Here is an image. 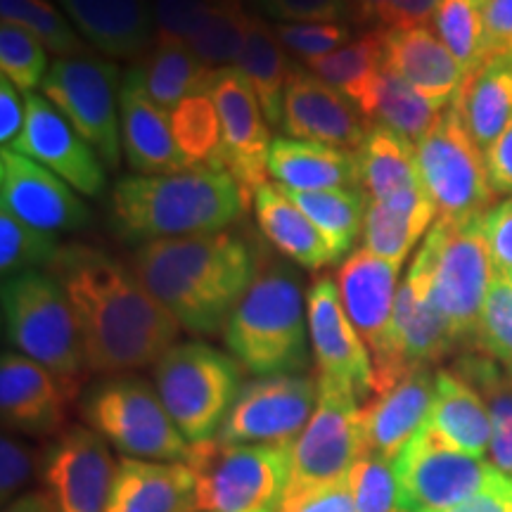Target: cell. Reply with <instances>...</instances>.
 I'll use <instances>...</instances> for the list:
<instances>
[{"instance_id": "1", "label": "cell", "mask_w": 512, "mask_h": 512, "mask_svg": "<svg viewBox=\"0 0 512 512\" xmlns=\"http://www.w3.org/2000/svg\"><path fill=\"white\" fill-rule=\"evenodd\" d=\"M50 273L72 304L88 373L128 375L155 366L181 335V323L152 297L131 266L86 245L60 249Z\"/></svg>"}, {"instance_id": "2", "label": "cell", "mask_w": 512, "mask_h": 512, "mask_svg": "<svg viewBox=\"0 0 512 512\" xmlns=\"http://www.w3.org/2000/svg\"><path fill=\"white\" fill-rule=\"evenodd\" d=\"M128 266L183 330L200 337L223 332L259 275L252 245L235 230L145 242Z\"/></svg>"}, {"instance_id": "3", "label": "cell", "mask_w": 512, "mask_h": 512, "mask_svg": "<svg viewBox=\"0 0 512 512\" xmlns=\"http://www.w3.org/2000/svg\"><path fill=\"white\" fill-rule=\"evenodd\" d=\"M110 200L117 235L138 245L221 233L252 204L238 181L219 166L124 176L114 183Z\"/></svg>"}, {"instance_id": "4", "label": "cell", "mask_w": 512, "mask_h": 512, "mask_svg": "<svg viewBox=\"0 0 512 512\" xmlns=\"http://www.w3.org/2000/svg\"><path fill=\"white\" fill-rule=\"evenodd\" d=\"M309 339L302 285L285 268L256 275L223 328L228 354L256 377L306 373Z\"/></svg>"}, {"instance_id": "5", "label": "cell", "mask_w": 512, "mask_h": 512, "mask_svg": "<svg viewBox=\"0 0 512 512\" xmlns=\"http://www.w3.org/2000/svg\"><path fill=\"white\" fill-rule=\"evenodd\" d=\"M406 278L446 318L460 347L472 344L484 299L496 278L484 214L434 221Z\"/></svg>"}, {"instance_id": "6", "label": "cell", "mask_w": 512, "mask_h": 512, "mask_svg": "<svg viewBox=\"0 0 512 512\" xmlns=\"http://www.w3.org/2000/svg\"><path fill=\"white\" fill-rule=\"evenodd\" d=\"M0 302L5 339L79 394L88 368L72 304L60 280L50 271L10 275L3 278Z\"/></svg>"}, {"instance_id": "7", "label": "cell", "mask_w": 512, "mask_h": 512, "mask_svg": "<svg viewBox=\"0 0 512 512\" xmlns=\"http://www.w3.org/2000/svg\"><path fill=\"white\" fill-rule=\"evenodd\" d=\"M294 441L195 444L185 460L195 475L200 512H280L290 482Z\"/></svg>"}, {"instance_id": "8", "label": "cell", "mask_w": 512, "mask_h": 512, "mask_svg": "<svg viewBox=\"0 0 512 512\" xmlns=\"http://www.w3.org/2000/svg\"><path fill=\"white\" fill-rule=\"evenodd\" d=\"M242 366L204 342L174 344L152 366V380L171 420L192 446L219 437L242 389Z\"/></svg>"}, {"instance_id": "9", "label": "cell", "mask_w": 512, "mask_h": 512, "mask_svg": "<svg viewBox=\"0 0 512 512\" xmlns=\"http://www.w3.org/2000/svg\"><path fill=\"white\" fill-rule=\"evenodd\" d=\"M79 415L121 456L185 463L192 444L166 411L155 384L138 375H114L83 392Z\"/></svg>"}, {"instance_id": "10", "label": "cell", "mask_w": 512, "mask_h": 512, "mask_svg": "<svg viewBox=\"0 0 512 512\" xmlns=\"http://www.w3.org/2000/svg\"><path fill=\"white\" fill-rule=\"evenodd\" d=\"M121 72L100 55L64 57L50 64L41 95L76 128V133L98 152L105 169L121 164Z\"/></svg>"}, {"instance_id": "11", "label": "cell", "mask_w": 512, "mask_h": 512, "mask_svg": "<svg viewBox=\"0 0 512 512\" xmlns=\"http://www.w3.org/2000/svg\"><path fill=\"white\" fill-rule=\"evenodd\" d=\"M418 166L427 195L439 211V219H465L486 214L496 192L491 188L486 157L448 105L430 131L415 143Z\"/></svg>"}, {"instance_id": "12", "label": "cell", "mask_w": 512, "mask_h": 512, "mask_svg": "<svg viewBox=\"0 0 512 512\" xmlns=\"http://www.w3.org/2000/svg\"><path fill=\"white\" fill-rule=\"evenodd\" d=\"M318 384L316 411L292 444L290 482L283 505L318 486L347 477L351 467L368 453L363 437V403L328 382L318 380Z\"/></svg>"}, {"instance_id": "13", "label": "cell", "mask_w": 512, "mask_h": 512, "mask_svg": "<svg viewBox=\"0 0 512 512\" xmlns=\"http://www.w3.org/2000/svg\"><path fill=\"white\" fill-rule=\"evenodd\" d=\"M394 472L403 512H444L482 491L501 470L453 451L422 427L394 460Z\"/></svg>"}, {"instance_id": "14", "label": "cell", "mask_w": 512, "mask_h": 512, "mask_svg": "<svg viewBox=\"0 0 512 512\" xmlns=\"http://www.w3.org/2000/svg\"><path fill=\"white\" fill-rule=\"evenodd\" d=\"M320 384L313 375H271L242 384L238 401L223 422V444H280L294 441L318 406Z\"/></svg>"}, {"instance_id": "15", "label": "cell", "mask_w": 512, "mask_h": 512, "mask_svg": "<svg viewBox=\"0 0 512 512\" xmlns=\"http://www.w3.org/2000/svg\"><path fill=\"white\" fill-rule=\"evenodd\" d=\"M306 316L318 380L368 403L375 394L373 358L344 311L332 275H320L311 283L306 292Z\"/></svg>"}, {"instance_id": "16", "label": "cell", "mask_w": 512, "mask_h": 512, "mask_svg": "<svg viewBox=\"0 0 512 512\" xmlns=\"http://www.w3.org/2000/svg\"><path fill=\"white\" fill-rule=\"evenodd\" d=\"M207 95L214 100L221 121L219 166L254 200V192L268 183V152L273 143L264 107L235 67L214 69Z\"/></svg>"}, {"instance_id": "17", "label": "cell", "mask_w": 512, "mask_h": 512, "mask_svg": "<svg viewBox=\"0 0 512 512\" xmlns=\"http://www.w3.org/2000/svg\"><path fill=\"white\" fill-rule=\"evenodd\" d=\"M117 460L91 427H67L43 448L41 482L55 512H107Z\"/></svg>"}, {"instance_id": "18", "label": "cell", "mask_w": 512, "mask_h": 512, "mask_svg": "<svg viewBox=\"0 0 512 512\" xmlns=\"http://www.w3.org/2000/svg\"><path fill=\"white\" fill-rule=\"evenodd\" d=\"M0 209L53 235L91 223V211L72 185L15 150H0Z\"/></svg>"}, {"instance_id": "19", "label": "cell", "mask_w": 512, "mask_h": 512, "mask_svg": "<svg viewBox=\"0 0 512 512\" xmlns=\"http://www.w3.org/2000/svg\"><path fill=\"white\" fill-rule=\"evenodd\" d=\"M456 347H460V342L446 318L406 278L399 287V297H396L387 356L373 368V396L389 392L394 384H399L403 377L415 370L432 368Z\"/></svg>"}, {"instance_id": "20", "label": "cell", "mask_w": 512, "mask_h": 512, "mask_svg": "<svg viewBox=\"0 0 512 512\" xmlns=\"http://www.w3.org/2000/svg\"><path fill=\"white\" fill-rule=\"evenodd\" d=\"M27 121L10 150L34 159L69 183L79 195L98 197L107 185L105 164L76 128L43 95L27 93Z\"/></svg>"}, {"instance_id": "21", "label": "cell", "mask_w": 512, "mask_h": 512, "mask_svg": "<svg viewBox=\"0 0 512 512\" xmlns=\"http://www.w3.org/2000/svg\"><path fill=\"white\" fill-rule=\"evenodd\" d=\"M79 394L34 358L5 351L0 358V415L5 432L24 437H60L69 406Z\"/></svg>"}, {"instance_id": "22", "label": "cell", "mask_w": 512, "mask_h": 512, "mask_svg": "<svg viewBox=\"0 0 512 512\" xmlns=\"http://www.w3.org/2000/svg\"><path fill=\"white\" fill-rule=\"evenodd\" d=\"M401 264L380 259L368 249L351 252L337 271L344 311L373 358V368L387 356L389 332L399 297Z\"/></svg>"}, {"instance_id": "23", "label": "cell", "mask_w": 512, "mask_h": 512, "mask_svg": "<svg viewBox=\"0 0 512 512\" xmlns=\"http://www.w3.org/2000/svg\"><path fill=\"white\" fill-rule=\"evenodd\" d=\"M283 131L287 138L356 150L368 136L370 124L354 102L330 83L297 67L285 88Z\"/></svg>"}, {"instance_id": "24", "label": "cell", "mask_w": 512, "mask_h": 512, "mask_svg": "<svg viewBox=\"0 0 512 512\" xmlns=\"http://www.w3.org/2000/svg\"><path fill=\"white\" fill-rule=\"evenodd\" d=\"M121 147L133 174L164 176L192 169L178 150L171 112L159 107L145 93L143 83L131 67L124 72L119 91Z\"/></svg>"}, {"instance_id": "25", "label": "cell", "mask_w": 512, "mask_h": 512, "mask_svg": "<svg viewBox=\"0 0 512 512\" xmlns=\"http://www.w3.org/2000/svg\"><path fill=\"white\" fill-rule=\"evenodd\" d=\"M358 185L377 204L399 211H418L434 204L422 183L415 143L384 126H370L356 147Z\"/></svg>"}, {"instance_id": "26", "label": "cell", "mask_w": 512, "mask_h": 512, "mask_svg": "<svg viewBox=\"0 0 512 512\" xmlns=\"http://www.w3.org/2000/svg\"><path fill=\"white\" fill-rule=\"evenodd\" d=\"M60 5L95 53L138 62L155 46L152 0H60Z\"/></svg>"}, {"instance_id": "27", "label": "cell", "mask_w": 512, "mask_h": 512, "mask_svg": "<svg viewBox=\"0 0 512 512\" xmlns=\"http://www.w3.org/2000/svg\"><path fill=\"white\" fill-rule=\"evenodd\" d=\"M380 31L384 67L411 83L422 98L439 110H446L463 86L465 72L437 31L430 29V24Z\"/></svg>"}, {"instance_id": "28", "label": "cell", "mask_w": 512, "mask_h": 512, "mask_svg": "<svg viewBox=\"0 0 512 512\" xmlns=\"http://www.w3.org/2000/svg\"><path fill=\"white\" fill-rule=\"evenodd\" d=\"M432 368L406 375L389 392L377 394L363 403V437L366 451L384 460L399 458V453L425 427L434 401Z\"/></svg>"}, {"instance_id": "29", "label": "cell", "mask_w": 512, "mask_h": 512, "mask_svg": "<svg viewBox=\"0 0 512 512\" xmlns=\"http://www.w3.org/2000/svg\"><path fill=\"white\" fill-rule=\"evenodd\" d=\"M107 512H200L188 463L121 456Z\"/></svg>"}, {"instance_id": "30", "label": "cell", "mask_w": 512, "mask_h": 512, "mask_svg": "<svg viewBox=\"0 0 512 512\" xmlns=\"http://www.w3.org/2000/svg\"><path fill=\"white\" fill-rule=\"evenodd\" d=\"M425 430L453 451L472 458L489 456L491 415L482 396L467 384L456 370H437L434 401L427 415Z\"/></svg>"}, {"instance_id": "31", "label": "cell", "mask_w": 512, "mask_h": 512, "mask_svg": "<svg viewBox=\"0 0 512 512\" xmlns=\"http://www.w3.org/2000/svg\"><path fill=\"white\" fill-rule=\"evenodd\" d=\"M268 178L278 188L297 192L356 188V150L278 136L268 152Z\"/></svg>"}, {"instance_id": "32", "label": "cell", "mask_w": 512, "mask_h": 512, "mask_svg": "<svg viewBox=\"0 0 512 512\" xmlns=\"http://www.w3.org/2000/svg\"><path fill=\"white\" fill-rule=\"evenodd\" d=\"M252 207L264 238L292 264L302 266L306 271H320V268L339 261L325 235L313 226L309 216L285 192L278 190V185H261L254 192Z\"/></svg>"}, {"instance_id": "33", "label": "cell", "mask_w": 512, "mask_h": 512, "mask_svg": "<svg viewBox=\"0 0 512 512\" xmlns=\"http://www.w3.org/2000/svg\"><path fill=\"white\" fill-rule=\"evenodd\" d=\"M451 105L486 155L512 119V60H489L467 74Z\"/></svg>"}, {"instance_id": "34", "label": "cell", "mask_w": 512, "mask_h": 512, "mask_svg": "<svg viewBox=\"0 0 512 512\" xmlns=\"http://www.w3.org/2000/svg\"><path fill=\"white\" fill-rule=\"evenodd\" d=\"M285 46L280 43L278 34L271 24H266L261 17L249 19V29L245 46L240 50L235 69L245 76L249 86L254 88L264 114L271 126H283V100L285 88L290 83L297 67L290 62L285 53Z\"/></svg>"}, {"instance_id": "35", "label": "cell", "mask_w": 512, "mask_h": 512, "mask_svg": "<svg viewBox=\"0 0 512 512\" xmlns=\"http://www.w3.org/2000/svg\"><path fill=\"white\" fill-rule=\"evenodd\" d=\"M131 69L145 93L171 112L192 95L207 93L214 69L207 67L185 43H155Z\"/></svg>"}, {"instance_id": "36", "label": "cell", "mask_w": 512, "mask_h": 512, "mask_svg": "<svg viewBox=\"0 0 512 512\" xmlns=\"http://www.w3.org/2000/svg\"><path fill=\"white\" fill-rule=\"evenodd\" d=\"M304 67L354 102L356 110L368 119L377 81L384 69L382 31L356 38L335 53L304 60Z\"/></svg>"}, {"instance_id": "37", "label": "cell", "mask_w": 512, "mask_h": 512, "mask_svg": "<svg viewBox=\"0 0 512 512\" xmlns=\"http://www.w3.org/2000/svg\"><path fill=\"white\" fill-rule=\"evenodd\" d=\"M453 370L477 389L491 415V465L512 477V370L477 349L458 356Z\"/></svg>"}, {"instance_id": "38", "label": "cell", "mask_w": 512, "mask_h": 512, "mask_svg": "<svg viewBox=\"0 0 512 512\" xmlns=\"http://www.w3.org/2000/svg\"><path fill=\"white\" fill-rule=\"evenodd\" d=\"M278 190L285 192L309 216L313 226L325 235V240L335 249L339 259L347 256L358 240V235H363V221H366L370 197L361 185L316 192H297L283 188Z\"/></svg>"}, {"instance_id": "39", "label": "cell", "mask_w": 512, "mask_h": 512, "mask_svg": "<svg viewBox=\"0 0 512 512\" xmlns=\"http://www.w3.org/2000/svg\"><path fill=\"white\" fill-rule=\"evenodd\" d=\"M437 219L439 211L434 204L418 211H399L370 200L363 221V249L403 266L413 247L430 233Z\"/></svg>"}, {"instance_id": "40", "label": "cell", "mask_w": 512, "mask_h": 512, "mask_svg": "<svg viewBox=\"0 0 512 512\" xmlns=\"http://www.w3.org/2000/svg\"><path fill=\"white\" fill-rule=\"evenodd\" d=\"M441 112L444 110H439L430 100L422 98L411 83H406L392 69L384 67L380 81H377L368 121L370 126H384L411 140V143H418L434 126Z\"/></svg>"}, {"instance_id": "41", "label": "cell", "mask_w": 512, "mask_h": 512, "mask_svg": "<svg viewBox=\"0 0 512 512\" xmlns=\"http://www.w3.org/2000/svg\"><path fill=\"white\" fill-rule=\"evenodd\" d=\"M0 19L31 31L48 53L64 57L98 55L91 50L69 17H64L48 0H0Z\"/></svg>"}, {"instance_id": "42", "label": "cell", "mask_w": 512, "mask_h": 512, "mask_svg": "<svg viewBox=\"0 0 512 512\" xmlns=\"http://www.w3.org/2000/svg\"><path fill=\"white\" fill-rule=\"evenodd\" d=\"M249 19L252 15L242 0H219L188 41V48L211 69L235 67L245 46Z\"/></svg>"}, {"instance_id": "43", "label": "cell", "mask_w": 512, "mask_h": 512, "mask_svg": "<svg viewBox=\"0 0 512 512\" xmlns=\"http://www.w3.org/2000/svg\"><path fill=\"white\" fill-rule=\"evenodd\" d=\"M171 128H174L178 150L192 169L195 166H219L221 121L214 100L207 93L192 95L174 107Z\"/></svg>"}, {"instance_id": "44", "label": "cell", "mask_w": 512, "mask_h": 512, "mask_svg": "<svg viewBox=\"0 0 512 512\" xmlns=\"http://www.w3.org/2000/svg\"><path fill=\"white\" fill-rule=\"evenodd\" d=\"M486 0H439L434 10V31L451 50L465 76L486 62L484 48Z\"/></svg>"}, {"instance_id": "45", "label": "cell", "mask_w": 512, "mask_h": 512, "mask_svg": "<svg viewBox=\"0 0 512 512\" xmlns=\"http://www.w3.org/2000/svg\"><path fill=\"white\" fill-rule=\"evenodd\" d=\"M62 245L53 233L38 230L8 209H0V273L3 278L24 271H48Z\"/></svg>"}, {"instance_id": "46", "label": "cell", "mask_w": 512, "mask_h": 512, "mask_svg": "<svg viewBox=\"0 0 512 512\" xmlns=\"http://www.w3.org/2000/svg\"><path fill=\"white\" fill-rule=\"evenodd\" d=\"M48 67V50L43 43L19 24H0V74L19 93H34L43 86Z\"/></svg>"}, {"instance_id": "47", "label": "cell", "mask_w": 512, "mask_h": 512, "mask_svg": "<svg viewBox=\"0 0 512 512\" xmlns=\"http://www.w3.org/2000/svg\"><path fill=\"white\" fill-rule=\"evenodd\" d=\"M470 349L512 370V283L508 280L494 278L491 283Z\"/></svg>"}, {"instance_id": "48", "label": "cell", "mask_w": 512, "mask_h": 512, "mask_svg": "<svg viewBox=\"0 0 512 512\" xmlns=\"http://www.w3.org/2000/svg\"><path fill=\"white\" fill-rule=\"evenodd\" d=\"M356 512H403L392 460L366 453L347 472Z\"/></svg>"}, {"instance_id": "49", "label": "cell", "mask_w": 512, "mask_h": 512, "mask_svg": "<svg viewBox=\"0 0 512 512\" xmlns=\"http://www.w3.org/2000/svg\"><path fill=\"white\" fill-rule=\"evenodd\" d=\"M273 29L280 43L302 60L335 53L351 43V29L344 22H278Z\"/></svg>"}, {"instance_id": "50", "label": "cell", "mask_w": 512, "mask_h": 512, "mask_svg": "<svg viewBox=\"0 0 512 512\" xmlns=\"http://www.w3.org/2000/svg\"><path fill=\"white\" fill-rule=\"evenodd\" d=\"M43 467V448L29 441L19 439L17 434L5 432L0 439V496L8 505L22 496V491L41 477Z\"/></svg>"}, {"instance_id": "51", "label": "cell", "mask_w": 512, "mask_h": 512, "mask_svg": "<svg viewBox=\"0 0 512 512\" xmlns=\"http://www.w3.org/2000/svg\"><path fill=\"white\" fill-rule=\"evenodd\" d=\"M219 0H152L155 5V43H185L200 29Z\"/></svg>"}, {"instance_id": "52", "label": "cell", "mask_w": 512, "mask_h": 512, "mask_svg": "<svg viewBox=\"0 0 512 512\" xmlns=\"http://www.w3.org/2000/svg\"><path fill=\"white\" fill-rule=\"evenodd\" d=\"M264 15L278 22H342L349 17L347 0H256Z\"/></svg>"}, {"instance_id": "53", "label": "cell", "mask_w": 512, "mask_h": 512, "mask_svg": "<svg viewBox=\"0 0 512 512\" xmlns=\"http://www.w3.org/2000/svg\"><path fill=\"white\" fill-rule=\"evenodd\" d=\"M484 235L496 278L512 280V197L484 214Z\"/></svg>"}, {"instance_id": "54", "label": "cell", "mask_w": 512, "mask_h": 512, "mask_svg": "<svg viewBox=\"0 0 512 512\" xmlns=\"http://www.w3.org/2000/svg\"><path fill=\"white\" fill-rule=\"evenodd\" d=\"M484 48L489 60H512V0L484 3Z\"/></svg>"}, {"instance_id": "55", "label": "cell", "mask_w": 512, "mask_h": 512, "mask_svg": "<svg viewBox=\"0 0 512 512\" xmlns=\"http://www.w3.org/2000/svg\"><path fill=\"white\" fill-rule=\"evenodd\" d=\"M280 512H356L347 477L318 486L297 501L280 505Z\"/></svg>"}, {"instance_id": "56", "label": "cell", "mask_w": 512, "mask_h": 512, "mask_svg": "<svg viewBox=\"0 0 512 512\" xmlns=\"http://www.w3.org/2000/svg\"><path fill=\"white\" fill-rule=\"evenodd\" d=\"M27 121V102L19 98V91L8 79L0 76V145L10 150L22 136Z\"/></svg>"}, {"instance_id": "57", "label": "cell", "mask_w": 512, "mask_h": 512, "mask_svg": "<svg viewBox=\"0 0 512 512\" xmlns=\"http://www.w3.org/2000/svg\"><path fill=\"white\" fill-rule=\"evenodd\" d=\"M444 512H512V477L498 472L482 491Z\"/></svg>"}, {"instance_id": "58", "label": "cell", "mask_w": 512, "mask_h": 512, "mask_svg": "<svg viewBox=\"0 0 512 512\" xmlns=\"http://www.w3.org/2000/svg\"><path fill=\"white\" fill-rule=\"evenodd\" d=\"M484 157L496 195H512V119Z\"/></svg>"}, {"instance_id": "59", "label": "cell", "mask_w": 512, "mask_h": 512, "mask_svg": "<svg viewBox=\"0 0 512 512\" xmlns=\"http://www.w3.org/2000/svg\"><path fill=\"white\" fill-rule=\"evenodd\" d=\"M439 0H389L382 29H406L430 24Z\"/></svg>"}, {"instance_id": "60", "label": "cell", "mask_w": 512, "mask_h": 512, "mask_svg": "<svg viewBox=\"0 0 512 512\" xmlns=\"http://www.w3.org/2000/svg\"><path fill=\"white\" fill-rule=\"evenodd\" d=\"M349 3V19L356 24H384L387 17L389 0H347Z\"/></svg>"}, {"instance_id": "61", "label": "cell", "mask_w": 512, "mask_h": 512, "mask_svg": "<svg viewBox=\"0 0 512 512\" xmlns=\"http://www.w3.org/2000/svg\"><path fill=\"white\" fill-rule=\"evenodd\" d=\"M3 512H55V505L46 494V489H36L15 498V501L5 505Z\"/></svg>"}, {"instance_id": "62", "label": "cell", "mask_w": 512, "mask_h": 512, "mask_svg": "<svg viewBox=\"0 0 512 512\" xmlns=\"http://www.w3.org/2000/svg\"><path fill=\"white\" fill-rule=\"evenodd\" d=\"M510 283H512V280H510Z\"/></svg>"}]
</instances>
